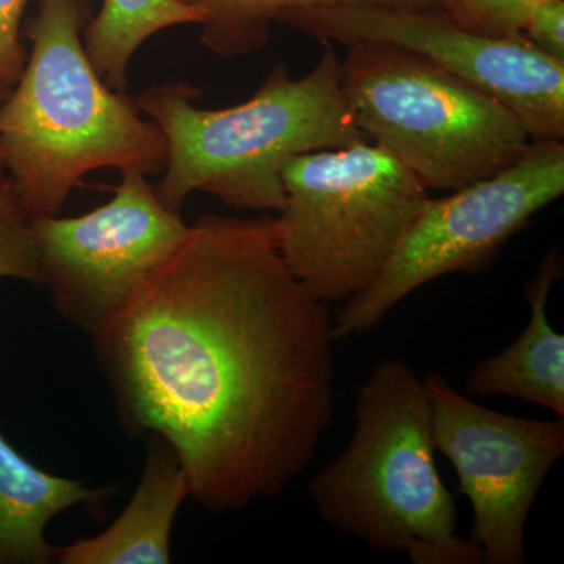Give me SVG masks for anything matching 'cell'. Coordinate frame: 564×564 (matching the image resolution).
I'll use <instances>...</instances> for the list:
<instances>
[{"label": "cell", "instance_id": "18", "mask_svg": "<svg viewBox=\"0 0 564 564\" xmlns=\"http://www.w3.org/2000/svg\"><path fill=\"white\" fill-rule=\"evenodd\" d=\"M28 0H0V79L14 85L24 70L28 52L21 41Z\"/></svg>", "mask_w": 564, "mask_h": 564}, {"label": "cell", "instance_id": "15", "mask_svg": "<svg viewBox=\"0 0 564 564\" xmlns=\"http://www.w3.org/2000/svg\"><path fill=\"white\" fill-rule=\"evenodd\" d=\"M202 10L199 40L221 58L242 57L263 50L272 35L273 22L288 11L310 7L370 3V6L441 9L443 0H177Z\"/></svg>", "mask_w": 564, "mask_h": 564}, {"label": "cell", "instance_id": "5", "mask_svg": "<svg viewBox=\"0 0 564 564\" xmlns=\"http://www.w3.org/2000/svg\"><path fill=\"white\" fill-rule=\"evenodd\" d=\"M345 47L339 80L352 122L426 191L486 180L529 147L513 111L422 55L377 41Z\"/></svg>", "mask_w": 564, "mask_h": 564}, {"label": "cell", "instance_id": "4", "mask_svg": "<svg viewBox=\"0 0 564 564\" xmlns=\"http://www.w3.org/2000/svg\"><path fill=\"white\" fill-rule=\"evenodd\" d=\"M425 380L403 359L373 367L355 403L347 448L314 475L326 524L413 564H484L458 534V508L437 473Z\"/></svg>", "mask_w": 564, "mask_h": 564}, {"label": "cell", "instance_id": "13", "mask_svg": "<svg viewBox=\"0 0 564 564\" xmlns=\"http://www.w3.org/2000/svg\"><path fill=\"white\" fill-rule=\"evenodd\" d=\"M111 492L40 469L0 432V564L54 562L46 538L52 519L80 503L101 510Z\"/></svg>", "mask_w": 564, "mask_h": 564}, {"label": "cell", "instance_id": "2", "mask_svg": "<svg viewBox=\"0 0 564 564\" xmlns=\"http://www.w3.org/2000/svg\"><path fill=\"white\" fill-rule=\"evenodd\" d=\"M91 18V0H39L24 29L31 54L0 106L7 176L33 220L58 217L96 170H165L161 129L128 93L107 87L85 52Z\"/></svg>", "mask_w": 564, "mask_h": 564}, {"label": "cell", "instance_id": "9", "mask_svg": "<svg viewBox=\"0 0 564 564\" xmlns=\"http://www.w3.org/2000/svg\"><path fill=\"white\" fill-rule=\"evenodd\" d=\"M109 203L33 220L43 285L70 325L96 334L180 248L191 226L166 209L140 170H124Z\"/></svg>", "mask_w": 564, "mask_h": 564}, {"label": "cell", "instance_id": "8", "mask_svg": "<svg viewBox=\"0 0 564 564\" xmlns=\"http://www.w3.org/2000/svg\"><path fill=\"white\" fill-rule=\"evenodd\" d=\"M280 24L322 43L377 41L414 52L499 99L530 139H564V62L524 35L467 31L441 9L370 3L288 11Z\"/></svg>", "mask_w": 564, "mask_h": 564}, {"label": "cell", "instance_id": "1", "mask_svg": "<svg viewBox=\"0 0 564 564\" xmlns=\"http://www.w3.org/2000/svg\"><path fill=\"white\" fill-rule=\"evenodd\" d=\"M91 339L126 432L172 445L215 513L280 496L332 426L333 317L269 215H202Z\"/></svg>", "mask_w": 564, "mask_h": 564}, {"label": "cell", "instance_id": "3", "mask_svg": "<svg viewBox=\"0 0 564 564\" xmlns=\"http://www.w3.org/2000/svg\"><path fill=\"white\" fill-rule=\"evenodd\" d=\"M339 62L333 43H323L306 76L293 79L278 63L248 101L228 109H198L203 91L187 82L141 91L137 107L166 141L165 170L154 185L163 206L181 214L188 196L203 192L234 210L280 212L289 162L366 140L340 90Z\"/></svg>", "mask_w": 564, "mask_h": 564}, {"label": "cell", "instance_id": "17", "mask_svg": "<svg viewBox=\"0 0 564 564\" xmlns=\"http://www.w3.org/2000/svg\"><path fill=\"white\" fill-rule=\"evenodd\" d=\"M534 0H443L441 10L456 24L489 36H521Z\"/></svg>", "mask_w": 564, "mask_h": 564}, {"label": "cell", "instance_id": "14", "mask_svg": "<svg viewBox=\"0 0 564 564\" xmlns=\"http://www.w3.org/2000/svg\"><path fill=\"white\" fill-rule=\"evenodd\" d=\"M203 20L202 10L177 0H104L85 28V52L107 87L128 93L129 66L144 41L174 25Z\"/></svg>", "mask_w": 564, "mask_h": 564}, {"label": "cell", "instance_id": "7", "mask_svg": "<svg viewBox=\"0 0 564 564\" xmlns=\"http://www.w3.org/2000/svg\"><path fill=\"white\" fill-rule=\"evenodd\" d=\"M564 193V144L530 140L510 165L423 204L383 270L333 317L334 339L361 336L392 307L445 274L481 272Z\"/></svg>", "mask_w": 564, "mask_h": 564}, {"label": "cell", "instance_id": "11", "mask_svg": "<svg viewBox=\"0 0 564 564\" xmlns=\"http://www.w3.org/2000/svg\"><path fill=\"white\" fill-rule=\"evenodd\" d=\"M147 462L131 502L98 536L54 545L61 564H169L181 505L191 497L187 474L172 445L148 436Z\"/></svg>", "mask_w": 564, "mask_h": 564}, {"label": "cell", "instance_id": "19", "mask_svg": "<svg viewBox=\"0 0 564 564\" xmlns=\"http://www.w3.org/2000/svg\"><path fill=\"white\" fill-rule=\"evenodd\" d=\"M522 35L538 50L564 62V0H534Z\"/></svg>", "mask_w": 564, "mask_h": 564}, {"label": "cell", "instance_id": "20", "mask_svg": "<svg viewBox=\"0 0 564 564\" xmlns=\"http://www.w3.org/2000/svg\"><path fill=\"white\" fill-rule=\"evenodd\" d=\"M13 85L7 84V82H3L0 79V106H2L3 101H6L7 96L10 95V90ZM7 170H6V163H3V155H2V148H0V182L3 180H7Z\"/></svg>", "mask_w": 564, "mask_h": 564}, {"label": "cell", "instance_id": "6", "mask_svg": "<svg viewBox=\"0 0 564 564\" xmlns=\"http://www.w3.org/2000/svg\"><path fill=\"white\" fill-rule=\"evenodd\" d=\"M282 184L274 217L282 258L325 303L367 288L430 199L402 162L367 140L299 155Z\"/></svg>", "mask_w": 564, "mask_h": 564}, {"label": "cell", "instance_id": "12", "mask_svg": "<svg viewBox=\"0 0 564 564\" xmlns=\"http://www.w3.org/2000/svg\"><path fill=\"white\" fill-rule=\"evenodd\" d=\"M562 273V251L554 248L525 284L530 318L524 332L503 351L475 364L464 384L469 395L524 400L564 419V336L547 317L549 295Z\"/></svg>", "mask_w": 564, "mask_h": 564}, {"label": "cell", "instance_id": "16", "mask_svg": "<svg viewBox=\"0 0 564 564\" xmlns=\"http://www.w3.org/2000/svg\"><path fill=\"white\" fill-rule=\"evenodd\" d=\"M2 278L43 284L33 218L22 206L9 177L0 182V280Z\"/></svg>", "mask_w": 564, "mask_h": 564}, {"label": "cell", "instance_id": "10", "mask_svg": "<svg viewBox=\"0 0 564 564\" xmlns=\"http://www.w3.org/2000/svg\"><path fill=\"white\" fill-rule=\"evenodd\" d=\"M434 448L454 466L474 511L469 540L484 564H525V527L545 478L564 455V419L489 410L444 377L425 378Z\"/></svg>", "mask_w": 564, "mask_h": 564}]
</instances>
